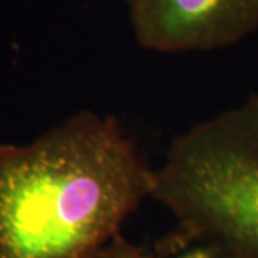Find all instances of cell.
Masks as SVG:
<instances>
[{
  "label": "cell",
  "instance_id": "5",
  "mask_svg": "<svg viewBox=\"0 0 258 258\" xmlns=\"http://www.w3.org/2000/svg\"><path fill=\"white\" fill-rule=\"evenodd\" d=\"M96 258H152V255L125 240L119 234L102 249Z\"/></svg>",
  "mask_w": 258,
  "mask_h": 258
},
{
  "label": "cell",
  "instance_id": "1",
  "mask_svg": "<svg viewBox=\"0 0 258 258\" xmlns=\"http://www.w3.org/2000/svg\"><path fill=\"white\" fill-rule=\"evenodd\" d=\"M152 174L112 116L78 112L25 145L0 144V258H96Z\"/></svg>",
  "mask_w": 258,
  "mask_h": 258
},
{
  "label": "cell",
  "instance_id": "3",
  "mask_svg": "<svg viewBox=\"0 0 258 258\" xmlns=\"http://www.w3.org/2000/svg\"><path fill=\"white\" fill-rule=\"evenodd\" d=\"M134 36L147 50L224 49L258 30V0H126Z\"/></svg>",
  "mask_w": 258,
  "mask_h": 258
},
{
  "label": "cell",
  "instance_id": "4",
  "mask_svg": "<svg viewBox=\"0 0 258 258\" xmlns=\"http://www.w3.org/2000/svg\"><path fill=\"white\" fill-rule=\"evenodd\" d=\"M184 237L191 242V245H188L186 248L178 249L175 254L169 258H235L232 257L230 252H227L225 249H222L221 247L212 242L195 240L186 235Z\"/></svg>",
  "mask_w": 258,
  "mask_h": 258
},
{
  "label": "cell",
  "instance_id": "2",
  "mask_svg": "<svg viewBox=\"0 0 258 258\" xmlns=\"http://www.w3.org/2000/svg\"><path fill=\"white\" fill-rule=\"evenodd\" d=\"M151 174L184 235L258 258V92L185 131Z\"/></svg>",
  "mask_w": 258,
  "mask_h": 258
}]
</instances>
